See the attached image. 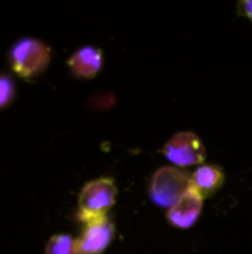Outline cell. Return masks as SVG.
Instances as JSON below:
<instances>
[{"mask_svg": "<svg viewBox=\"0 0 252 254\" xmlns=\"http://www.w3.org/2000/svg\"><path fill=\"white\" fill-rule=\"evenodd\" d=\"M50 48L34 37L16 40L9 51V64L22 79H33L42 74L50 63Z\"/></svg>", "mask_w": 252, "mask_h": 254, "instance_id": "1", "label": "cell"}, {"mask_svg": "<svg viewBox=\"0 0 252 254\" xmlns=\"http://www.w3.org/2000/svg\"><path fill=\"white\" fill-rule=\"evenodd\" d=\"M192 186V176L180 168L162 167L159 168L150 183V198L151 201L162 207L171 208Z\"/></svg>", "mask_w": 252, "mask_h": 254, "instance_id": "2", "label": "cell"}, {"mask_svg": "<svg viewBox=\"0 0 252 254\" xmlns=\"http://www.w3.org/2000/svg\"><path fill=\"white\" fill-rule=\"evenodd\" d=\"M117 188L108 177L89 182L79 195V219L105 216L114 205Z\"/></svg>", "mask_w": 252, "mask_h": 254, "instance_id": "3", "label": "cell"}, {"mask_svg": "<svg viewBox=\"0 0 252 254\" xmlns=\"http://www.w3.org/2000/svg\"><path fill=\"white\" fill-rule=\"evenodd\" d=\"M163 155L174 165L184 168L202 164L205 161L206 152L203 143L196 134L178 132L165 144Z\"/></svg>", "mask_w": 252, "mask_h": 254, "instance_id": "4", "label": "cell"}, {"mask_svg": "<svg viewBox=\"0 0 252 254\" xmlns=\"http://www.w3.org/2000/svg\"><path fill=\"white\" fill-rule=\"evenodd\" d=\"M83 222V231L77 240L79 254H102L111 244L114 237V226L108 216H95L80 219Z\"/></svg>", "mask_w": 252, "mask_h": 254, "instance_id": "5", "label": "cell"}, {"mask_svg": "<svg viewBox=\"0 0 252 254\" xmlns=\"http://www.w3.org/2000/svg\"><path fill=\"white\" fill-rule=\"evenodd\" d=\"M203 199L205 198L193 186H190L189 190L168 210V222L180 229L192 228L201 216Z\"/></svg>", "mask_w": 252, "mask_h": 254, "instance_id": "6", "label": "cell"}, {"mask_svg": "<svg viewBox=\"0 0 252 254\" xmlns=\"http://www.w3.org/2000/svg\"><path fill=\"white\" fill-rule=\"evenodd\" d=\"M67 64L76 77L92 79L102 68V52L95 46H83L68 58Z\"/></svg>", "mask_w": 252, "mask_h": 254, "instance_id": "7", "label": "cell"}, {"mask_svg": "<svg viewBox=\"0 0 252 254\" xmlns=\"http://www.w3.org/2000/svg\"><path fill=\"white\" fill-rule=\"evenodd\" d=\"M224 183L223 171L215 165H202L192 174V186L203 196L214 195Z\"/></svg>", "mask_w": 252, "mask_h": 254, "instance_id": "8", "label": "cell"}, {"mask_svg": "<svg viewBox=\"0 0 252 254\" xmlns=\"http://www.w3.org/2000/svg\"><path fill=\"white\" fill-rule=\"evenodd\" d=\"M46 254H79L77 252V240L70 235L59 234L50 237L45 249Z\"/></svg>", "mask_w": 252, "mask_h": 254, "instance_id": "9", "label": "cell"}, {"mask_svg": "<svg viewBox=\"0 0 252 254\" xmlns=\"http://www.w3.org/2000/svg\"><path fill=\"white\" fill-rule=\"evenodd\" d=\"M15 94H16V86L12 77L7 74H0V109L7 107L13 101Z\"/></svg>", "mask_w": 252, "mask_h": 254, "instance_id": "10", "label": "cell"}, {"mask_svg": "<svg viewBox=\"0 0 252 254\" xmlns=\"http://www.w3.org/2000/svg\"><path fill=\"white\" fill-rule=\"evenodd\" d=\"M238 9H239V13L250 18L252 21V0H244L238 4Z\"/></svg>", "mask_w": 252, "mask_h": 254, "instance_id": "11", "label": "cell"}]
</instances>
